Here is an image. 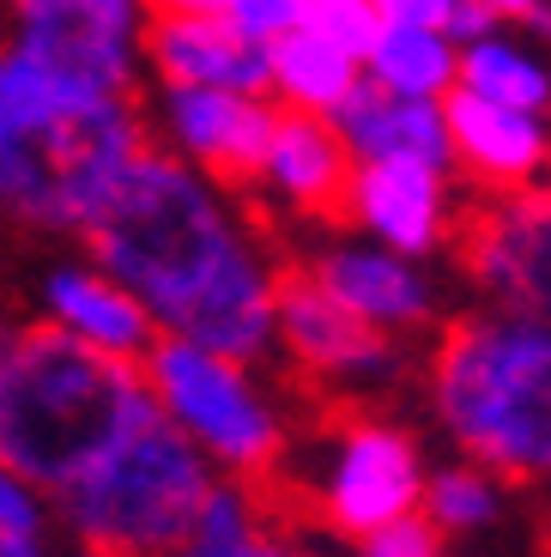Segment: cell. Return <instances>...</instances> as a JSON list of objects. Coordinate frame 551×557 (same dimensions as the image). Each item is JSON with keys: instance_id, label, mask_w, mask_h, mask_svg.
Here are the masks:
<instances>
[{"instance_id": "cell-1", "label": "cell", "mask_w": 551, "mask_h": 557, "mask_svg": "<svg viewBox=\"0 0 551 557\" xmlns=\"http://www.w3.org/2000/svg\"><path fill=\"white\" fill-rule=\"evenodd\" d=\"M85 243L91 261L146 304L158 334L248 370L279 346V267L231 212L219 182L164 146L134 158L115 207Z\"/></svg>"}, {"instance_id": "cell-2", "label": "cell", "mask_w": 551, "mask_h": 557, "mask_svg": "<svg viewBox=\"0 0 551 557\" xmlns=\"http://www.w3.org/2000/svg\"><path fill=\"white\" fill-rule=\"evenodd\" d=\"M146 418H158V400L139 363L61 334L56 321H0V460L19 479L56 497Z\"/></svg>"}, {"instance_id": "cell-3", "label": "cell", "mask_w": 551, "mask_h": 557, "mask_svg": "<svg viewBox=\"0 0 551 557\" xmlns=\"http://www.w3.org/2000/svg\"><path fill=\"white\" fill-rule=\"evenodd\" d=\"M430 400L473 467L551 479V321L515 309L455 321L430 358Z\"/></svg>"}, {"instance_id": "cell-4", "label": "cell", "mask_w": 551, "mask_h": 557, "mask_svg": "<svg viewBox=\"0 0 551 557\" xmlns=\"http://www.w3.org/2000/svg\"><path fill=\"white\" fill-rule=\"evenodd\" d=\"M212 479L219 467L158 412L134 436H122L91 473L56 491V509L79 533V545L122 557H182Z\"/></svg>"}, {"instance_id": "cell-5", "label": "cell", "mask_w": 551, "mask_h": 557, "mask_svg": "<svg viewBox=\"0 0 551 557\" xmlns=\"http://www.w3.org/2000/svg\"><path fill=\"white\" fill-rule=\"evenodd\" d=\"M139 370H146V388H152L158 412L219 473L248 485V479H261L279 460V448H285V418L261 394V382L248 376V363L158 334V346L139 358Z\"/></svg>"}, {"instance_id": "cell-6", "label": "cell", "mask_w": 551, "mask_h": 557, "mask_svg": "<svg viewBox=\"0 0 551 557\" xmlns=\"http://www.w3.org/2000/svg\"><path fill=\"white\" fill-rule=\"evenodd\" d=\"M19 49L49 61L56 73L91 85V91H122L134 85L146 61V25L152 0H13Z\"/></svg>"}, {"instance_id": "cell-7", "label": "cell", "mask_w": 551, "mask_h": 557, "mask_svg": "<svg viewBox=\"0 0 551 557\" xmlns=\"http://www.w3.org/2000/svg\"><path fill=\"white\" fill-rule=\"evenodd\" d=\"M425 503V467L406 431L382 424V418H352L333 436V455L316 479V509L333 533L364 540L382 521L418 516Z\"/></svg>"}, {"instance_id": "cell-8", "label": "cell", "mask_w": 551, "mask_h": 557, "mask_svg": "<svg viewBox=\"0 0 551 557\" xmlns=\"http://www.w3.org/2000/svg\"><path fill=\"white\" fill-rule=\"evenodd\" d=\"M467 273L497 309L551 321V182L522 195H491L467 224Z\"/></svg>"}, {"instance_id": "cell-9", "label": "cell", "mask_w": 551, "mask_h": 557, "mask_svg": "<svg viewBox=\"0 0 551 557\" xmlns=\"http://www.w3.org/2000/svg\"><path fill=\"white\" fill-rule=\"evenodd\" d=\"M158 122H164V152L194 164L212 182H255L267 152V134L279 122L273 98L248 91H207V85H164L158 91Z\"/></svg>"}, {"instance_id": "cell-10", "label": "cell", "mask_w": 551, "mask_h": 557, "mask_svg": "<svg viewBox=\"0 0 551 557\" xmlns=\"http://www.w3.org/2000/svg\"><path fill=\"white\" fill-rule=\"evenodd\" d=\"M345 212L370 243L425 261L455 231V188H449V170L430 164H358L345 188Z\"/></svg>"}, {"instance_id": "cell-11", "label": "cell", "mask_w": 551, "mask_h": 557, "mask_svg": "<svg viewBox=\"0 0 551 557\" xmlns=\"http://www.w3.org/2000/svg\"><path fill=\"white\" fill-rule=\"evenodd\" d=\"M279 346L321 382H370L394 370V346L370 321L340 309L321 292L309 267L279 273Z\"/></svg>"}, {"instance_id": "cell-12", "label": "cell", "mask_w": 551, "mask_h": 557, "mask_svg": "<svg viewBox=\"0 0 551 557\" xmlns=\"http://www.w3.org/2000/svg\"><path fill=\"white\" fill-rule=\"evenodd\" d=\"M449 139H455V170H467L491 195H522L551 170V122L534 110L485 103L473 91H449Z\"/></svg>"}, {"instance_id": "cell-13", "label": "cell", "mask_w": 551, "mask_h": 557, "mask_svg": "<svg viewBox=\"0 0 551 557\" xmlns=\"http://www.w3.org/2000/svg\"><path fill=\"white\" fill-rule=\"evenodd\" d=\"M146 61H152L158 85H207V91L267 98V42L243 37L219 13H152Z\"/></svg>"}, {"instance_id": "cell-14", "label": "cell", "mask_w": 551, "mask_h": 557, "mask_svg": "<svg viewBox=\"0 0 551 557\" xmlns=\"http://www.w3.org/2000/svg\"><path fill=\"white\" fill-rule=\"evenodd\" d=\"M309 278L333 297L340 309H352L358 321H370L376 334H406L418 321H430L437 292L418 273V261L382 249V243H333L309 261Z\"/></svg>"}, {"instance_id": "cell-15", "label": "cell", "mask_w": 551, "mask_h": 557, "mask_svg": "<svg viewBox=\"0 0 551 557\" xmlns=\"http://www.w3.org/2000/svg\"><path fill=\"white\" fill-rule=\"evenodd\" d=\"M352 146L345 134L328 122V115H304V110H279L273 134H267V152H261V182L267 195L291 212H345V188H352Z\"/></svg>"}, {"instance_id": "cell-16", "label": "cell", "mask_w": 551, "mask_h": 557, "mask_svg": "<svg viewBox=\"0 0 551 557\" xmlns=\"http://www.w3.org/2000/svg\"><path fill=\"white\" fill-rule=\"evenodd\" d=\"M333 127L345 134L358 164H430L455 176V139H449V110L425 98H394L364 73L352 98L333 110Z\"/></svg>"}, {"instance_id": "cell-17", "label": "cell", "mask_w": 551, "mask_h": 557, "mask_svg": "<svg viewBox=\"0 0 551 557\" xmlns=\"http://www.w3.org/2000/svg\"><path fill=\"white\" fill-rule=\"evenodd\" d=\"M42 315L56 321L61 334L110 351V358H127V363H139L158 346V321L146 315V304L127 285H115L97 261L56 267L49 285H42Z\"/></svg>"}, {"instance_id": "cell-18", "label": "cell", "mask_w": 551, "mask_h": 557, "mask_svg": "<svg viewBox=\"0 0 551 557\" xmlns=\"http://www.w3.org/2000/svg\"><path fill=\"white\" fill-rule=\"evenodd\" d=\"M364 79V61L345 55L340 42L316 37L309 25H297L291 37H279L267 49V98L279 110H304V115H328L352 98V85Z\"/></svg>"}, {"instance_id": "cell-19", "label": "cell", "mask_w": 551, "mask_h": 557, "mask_svg": "<svg viewBox=\"0 0 551 557\" xmlns=\"http://www.w3.org/2000/svg\"><path fill=\"white\" fill-rule=\"evenodd\" d=\"M364 73L382 91H394V98L442 103L461 85V42H449L442 30H418V25H382V37L364 55Z\"/></svg>"}, {"instance_id": "cell-20", "label": "cell", "mask_w": 551, "mask_h": 557, "mask_svg": "<svg viewBox=\"0 0 551 557\" xmlns=\"http://www.w3.org/2000/svg\"><path fill=\"white\" fill-rule=\"evenodd\" d=\"M461 91H473V98H485V103H510V110L546 115L551 110V67H546V55L527 49V42L491 30V37L461 49Z\"/></svg>"}, {"instance_id": "cell-21", "label": "cell", "mask_w": 551, "mask_h": 557, "mask_svg": "<svg viewBox=\"0 0 551 557\" xmlns=\"http://www.w3.org/2000/svg\"><path fill=\"white\" fill-rule=\"evenodd\" d=\"M425 521L437 533H473L497 521V479L485 467H442L425 479Z\"/></svg>"}, {"instance_id": "cell-22", "label": "cell", "mask_w": 551, "mask_h": 557, "mask_svg": "<svg viewBox=\"0 0 551 557\" xmlns=\"http://www.w3.org/2000/svg\"><path fill=\"white\" fill-rule=\"evenodd\" d=\"M255 528V497H248L243 479H212L207 503H200V516H194V540L188 545H207V552H219V545H236L248 540Z\"/></svg>"}, {"instance_id": "cell-23", "label": "cell", "mask_w": 551, "mask_h": 557, "mask_svg": "<svg viewBox=\"0 0 551 557\" xmlns=\"http://www.w3.org/2000/svg\"><path fill=\"white\" fill-rule=\"evenodd\" d=\"M304 25L316 37L340 42L345 55H370V42L382 37V13H376V0H304Z\"/></svg>"}, {"instance_id": "cell-24", "label": "cell", "mask_w": 551, "mask_h": 557, "mask_svg": "<svg viewBox=\"0 0 551 557\" xmlns=\"http://www.w3.org/2000/svg\"><path fill=\"white\" fill-rule=\"evenodd\" d=\"M212 13L224 25H236L243 37L273 49L279 37H291V30L304 25V0H212Z\"/></svg>"}, {"instance_id": "cell-25", "label": "cell", "mask_w": 551, "mask_h": 557, "mask_svg": "<svg viewBox=\"0 0 551 557\" xmlns=\"http://www.w3.org/2000/svg\"><path fill=\"white\" fill-rule=\"evenodd\" d=\"M352 557H442V533L418 516H400V521H382L376 533L352 540Z\"/></svg>"}, {"instance_id": "cell-26", "label": "cell", "mask_w": 551, "mask_h": 557, "mask_svg": "<svg viewBox=\"0 0 551 557\" xmlns=\"http://www.w3.org/2000/svg\"><path fill=\"white\" fill-rule=\"evenodd\" d=\"M0 533H42V491L0 460Z\"/></svg>"}, {"instance_id": "cell-27", "label": "cell", "mask_w": 551, "mask_h": 557, "mask_svg": "<svg viewBox=\"0 0 551 557\" xmlns=\"http://www.w3.org/2000/svg\"><path fill=\"white\" fill-rule=\"evenodd\" d=\"M461 0H376L382 25H418V30H449Z\"/></svg>"}, {"instance_id": "cell-28", "label": "cell", "mask_w": 551, "mask_h": 557, "mask_svg": "<svg viewBox=\"0 0 551 557\" xmlns=\"http://www.w3.org/2000/svg\"><path fill=\"white\" fill-rule=\"evenodd\" d=\"M182 557H309V552H297V545H279V540H267V533H248V540L219 545V552H207V545H188Z\"/></svg>"}, {"instance_id": "cell-29", "label": "cell", "mask_w": 551, "mask_h": 557, "mask_svg": "<svg viewBox=\"0 0 551 557\" xmlns=\"http://www.w3.org/2000/svg\"><path fill=\"white\" fill-rule=\"evenodd\" d=\"M491 30H503V25H497L491 13H485L479 0H461V7H455V18H449V30H442V37H449V42H461V49H467V42L491 37Z\"/></svg>"}, {"instance_id": "cell-30", "label": "cell", "mask_w": 551, "mask_h": 557, "mask_svg": "<svg viewBox=\"0 0 551 557\" xmlns=\"http://www.w3.org/2000/svg\"><path fill=\"white\" fill-rule=\"evenodd\" d=\"M479 7L497 18V25H534V18L546 13L551 0H479Z\"/></svg>"}, {"instance_id": "cell-31", "label": "cell", "mask_w": 551, "mask_h": 557, "mask_svg": "<svg viewBox=\"0 0 551 557\" xmlns=\"http://www.w3.org/2000/svg\"><path fill=\"white\" fill-rule=\"evenodd\" d=\"M0 557H56L42 533H0Z\"/></svg>"}, {"instance_id": "cell-32", "label": "cell", "mask_w": 551, "mask_h": 557, "mask_svg": "<svg viewBox=\"0 0 551 557\" xmlns=\"http://www.w3.org/2000/svg\"><path fill=\"white\" fill-rule=\"evenodd\" d=\"M152 13H212V0H152Z\"/></svg>"}, {"instance_id": "cell-33", "label": "cell", "mask_w": 551, "mask_h": 557, "mask_svg": "<svg viewBox=\"0 0 551 557\" xmlns=\"http://www.w3.org/2000/svg\"><path fill=\"white\" fill-rule=\"evenodd\" d=\"M73 557H122V552H103V545H79Z\"/></svg>"}]
</instances>
